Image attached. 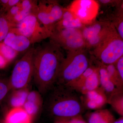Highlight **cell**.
Masks as SVG:
<instances>
[{"label": "cell", "mask_w": 123, "mask_h": 123, "mask_svg": "<svg viewBox=\"0 0 123 123\" xmlns=\"http://www.w3.org/2000/svg\"><path fill=\"white\" fill-rule=\"evenodd\" d=\"M35 47H31L15 64L9 78L12 90L27 88L33 78Z\"/></svg>", "instance_id": "cell-4"}, {"label": "cell", "mask_w": 123, "mask_h": 123, "mask_svg": "<svg viewBox=\"0 0 123 123\" xmlns=\"http://www.w3.org/2000/svg\"><path fill=\"white\" fill-rule=\"evenodd\" d=\"M16 28L34 44L50 38L51 33L40 22L35 15L30 14L17 25Z\"/></svg>", "instance_id": "cell-7"}, {"label": "cell", "mask_w": 123, "mask_h": 123, "mask_svg": "<svg viewBox=\"0 0 123 123\" xmlns=\"http://www.w3.org/2000/svg\"><path fill=\"white\" fill-rule=\"evenodd\" d=\"M115 119L107 110H98L90 114L88 117L89 123H113Z\"/></svg>", "instance_id": "cell-18"}, {"label": "cell", "mask_w": 123, "mask_h": 123, "mask_svg": "<svg viewBox=\"0 0 123 123\" xmlns=\"http://www.w3.org/2000/svg\"><path fill=\"white\" fill-rule=\"evenodd\" d=\"M31 14L29 12L23 10L22 9L13 19L12 22L17 25L23 20H24L28 15Z\"/></svg>", "instance_id": "cell-26"}, {"label": "cell", "mask_w": 123, "mask_h": 123, "mask_svg": "<svg viewBox=\"0 0 123 123\" xmlns=\"http://www.w3.org/2000/svg\"><path fill=\"white\" fill-rule=\"evenodd\" d=\"M8 63V61L0 55V68H4Z\"/></svg>", "instance_id": "cell-31"}, {"label": "cell", "mask_w": 123, "mask_h": 123, "mask_svg": "<svg viewBox=\"0 0 123 123\" xmlns=\"http://www.w3.org/2000/svg\"><path fill=\"white\" fill-rule=\"evenodd\" d=\"M78 117L70 119L71 120H69L67 123H86L83 120L78 119Z\"/></svg>", "instance_id": "cell-32"}, {"label": "cell", "mask_w": 123, "mask_h": 123, "mask_svg": "<svg viewBox=\"0 0 123 123\" xmlns=\"http://www.w3.org/2000/svg\"><path fill=\"white\" fill-rule=\"evenodd\" d=\"M69 10L81 20L83 24L91 22L97 15L98 6L93 0H77L73 2Z\"/></svg>", "instance_id": "cell-10"}, {"label": "cell", "mask_w": 123, "mask_h": 123, "mask_svg": "<svg viewBox=\"0 0 123 123\" xmlns=\"http://www.w3.org/2000/svg\"><path fill=\"white\" fill-rule=\"evenodd\" d=\"M97 67L99 70L100 87L104 91L108 101L110 97L116 90L117 88L111 79L106 69L102 64L98 61Z\"/></svg>", "instance_id": "cell-15"}, {"label": "cell", "mask_w": 123, "mask_h": 123, "mask_svg": "<svg viewBox=\"0 0 123 123\" xmlns=\"http://www.w3.org/2000/svg\"><path fill=\"white\" fill-rule=\"evenodd\" d=\"M17 25L10 21L4 13L0 18V43L3 41L11 29Z\"/></svg>", "instance_id": "cell-21"}, {"label": "cell", "mask_w": 123, "mask_h": 123, "mask_svg": "<svg viewBox=\"0 0 123 123\" xmlns=\"http://www.w3.org/2000/svg\"><path fill=\"white\" fill-rule=\"evenodd\" d=\"M114 110L121 117L123 116V89L117 88L108 101Z\"/></svg>", "instance_id": "cell-20"}, {"label": "cell", "mask_w": 123, "mask_h": 123, "mask_svg": "<svg viewBox=\"0 0 123 123\" xmlns=\"http://www.w3.org/2000/svg\"><path fill=\"white\" fill-rule=\"evenodd\" d=\"M9 99L11 108L23 107L26 101L30 91L27 88L13 90Z\"/></svg>", "instance_id": "cell-19"}, {"label": "cell", "mask_w": 123, "mask_h": 123, "mask_svg": "<svg viewBox=\"0 0 123 123\" xmlns=\"http://www.w3.org/2000/svg\"><path fill=\"white\" fill-rule=\"evenodd\" d=\"M81 97L84 107L90 109H99L108 103L106 96L100 87L81 94Z\"/></svg>", "instance_id": "cell-12"}, {"label": "cell", "mask_w": 123, "mask_h": 123, "mask_svg": "<svg viewBox=\"0 0 123 123\" xmlns=\"http://www.w3.org/2000/svg\"><path fill=\"white\" fill-rule=\"evenodd\" d=\"M21 1L20 0H8L7 4L2 8V9L6 13L12 7L19 5Z\"/></svg>", "instance_id": "cell-28"}, {"label": "cell", "mask_w": 123, "mask_h": 123, "mask_svg": "<svg viewBox=\"0 0 123 123\" xmlns=\"http://www.w3.org/2000/svg\"><path fill=\"white\" fill-rule=\"evenodd\" d=\"M11 91L9 78L0 77V104Z\"/></svg>", "instance_id": "cell-24"}, {"label": "cell", "mask_w": 123, "mask_h": 123, "mask_svg": "<svg viewBox=\"0 0 123 123\" xmlns=\"http://www.w3.org/2000/svg\"><path fill=\"white\" fill-rule=\"evenodd\" d=\"M3 42L4 44L17 52L27 50L31 44L29 39L21 34L16 27L11 29Z\"/></svg>", "instance_id": "cell-11"}, {"label": "cell", "mask_w": 123, "mask_h": 123, "mask_svg": "<svg viewBox=\"0 0 123 123\" xmlns=\"http://www.w3.org/2000/svg\"><path fill=\"white\" fill-rule=\"evenodd\" d=\"M117 33L122 39H123V19H121V21L118 22L117 25Z\"/></svg>", "instance_id": "cell-30"}, {"label": "cell", "mask_w": 123, "mask_h": 123, "mask_svg": "<svg viewBox=\"0 0 123 123\" xmlns=\"http://www.w3.org/2000/svg\"><path fill=\"white\" fill-rule=\"evenodd\" d=\"M1 54H0L8 62L13 59L17 55V52L13 50L4 44L2 45L1 47Z\"/></svg>", "instance_id": "cell-25"}, {"label": "cell", "mask_w": 123, "mask_h": 123, "mask_svg": "<svg viewBox=\"0 0 123 123\" xmlns=\"http://www.w3.org/2000/svg\"><path fill=\"white\" fill-rule=\"evenodd\" d=\"M38 6L39 8L47 12L56 23L61 20L65 11L55 1L39 0Z\"/></svg>", "instance_id": "cell-13"}, {"label": "cell", "mask_w": 123, "mask_h": 123, "mask_svg": "<svg viewBox=\"0 0 123 123\" xmlns=\"http://www.w3.org/2000/svg\"><path fill=\"white\" fill-rule=\"evenodd\" d=\"M22 9L20 7L19 4L17 6L12 7L8 11H7L5 14L6 17L9 19L10 21L12 22L13 19V18Z\"/></svg>", "instance_id": "cell-27"}, {"label": "cell", "mask_w": 123, "mask_h": 123, "mask_svg": "<svg viewBox=\"0 0 123 123\" xmlns=\"http://www.w3.org/2000/svg\"><path fill=\"white\" fill-rule=\"evenodd\" d=\"M45 95L44 111L50 117L68 120L84 111L81 94L69 85L55 84Z\"/></svg>", "instance_id": "cell-2"}, {"label": "cell", "mask_w": 123, "mask_h": 123, "mask_svg": "<svg viewBox=\"0 0 123 123\" xmlns=\"http://www.w3.org/2000/svg\"><path fill=\"white\" fill-rule=\"evenodd\" d=\"M19 5L23 10L29 12L31 14L36 16L39 10L38 1L33 0H21Z\"/></svg>", "instance_id": "cell-23"}, {"label": "cell", "mask_w": 123, "mask_h": 123, "mask_svg": "<svg viewBox=\"0 0 123 123\" xmlns=\"http://www.w3.org/2000/svg\"><path fill=\"white\" fill-rule=\"evenodd\" d=\"M92 54L104 65L114 64L123 56V39L115 31L94 48Z\"/></svg>", "instance_id": "cell-5"}, {"label": "cell", "mask_w": 123, "mask_h": 123, "mask_svg": "<svg viewBox=\"0 0 123 123\" xmlns=\"http://www.w3.org/2000/svg\"><path fill=\"white\" fill-rule=\"evenodd\" d=\"M84 25L81 20L72 11L65 10L61 20L56 24L55 28L81 30Z\"/></svg>", "instance_id": "cell-16"}, {"label": "cell", "mask_w": 123, "mask_h": 123, "mask_svg": "<svg viewBox=\"0 0 123 123\" xmlns=\"http://www.w3.org/2000/svg\"><path fill=\"white\" fill-rule=\"evenodd\" d=\"M82 33L86 48L95 47L115 31V29L111 24L103 22H97L81 29Z\"/></svg>", "instance_id": "cell-8"}, {"label": "cell", "mask_w": 123, "mask_h": 123, "mask_svg": "<svg viewBox=\"0 0 123 123\" xmlns=\"http://www.w3.org/2000/svg\"><path fill=\"white\" fill-rule=\"evenodd\" d=\"M31 117L23 107L11 108L6 115V123H31Z\"/></svg>", "instance_id": "cell-17"}, {"label": "cell", "mask_w": 123, "mask_h": 123, "mask_svg": "<svg viewBox=\"0 0 123 123\" xmlns=\"http://www.w3.org/2000/svg\"><path fill=\"white\" fill-rule=\"evenodd\" d=\"M43 103L41 94L38 91H30L23 107L31 117L39 111Z\"/></svg>", "instance_id": "cell-14"}, {"label": "cell", "mask_w": 123, "mask_h": 123, "mask_svg": "<svg viewBox=\"0 0 123 123\" xmlns=\"http://www.w3.org/2000/svg\"><path fill=\"white\" fill-rule=\"evenodd\" d=\"M62 51L51 40L35 48L33 78L41 95L46 94L57 81L65 57Z\"/></svg>", "instance_id": "cell-1"}, {"label": "cell", "mask_w": 123, "mask_h": 123, "mask_svg": "<svg viewBox=\"0 0 123 123\" xmlns=\"http://www.w3.org/2000/svg\"><path fill=\"white\" fill-rule=\"evenodd\" d=\"M0 123H6L4 120H0Z\"/></svg>", "instance_id": "cell-35"}, {"label": "cell", "mask_w": 123, "mask_h": 123, "mask_svg": "<svg viewBox=\"0 0 123 123\" xmlns=\"http://www.w3.org/2000/svg\"><path fill=\"white\" fill-rule=\"evenodd\" d=\"M113 123H123V117H121V118L117 120H115Z\"/></svg>", "instance_id": "cell-33"}, {"label": "cell", "mask_w": 123, "mask_h": 123, "mask_svg": "<svg viewBox=\"0 0 123 123\" xmlns=\"http://www.w3.org/2000/svg\"><path fill=\"white\" fill-rule=\"evenodd\" d=\"M4 11H3V10L1 9V7L0 6V18L1 17V16H2L3 14H4Z\"/></svg>", "instance_id": "cell-34"}, {"label": "cell", "mask_w": 123, "mask_h": 123, "mask_svg": "<svg viewBox=\"0 0 123 123\" xmlns=\"http://www.w3.org/2000/svg\"><path fill=\"white\" fill-rule=\"evenodd\" d=\"M103 65L116 88L118 89H123V80L120 77L114 65Z\"/></svg>", "instance_id": "cell-22"}, {"label": "cell", "mask_w": 123, "mask_h": 123, "mask_svg": "<svg viewBox=\"0 0 123 123\" xmlns=\"http://www.w3.org/2000/svg\"><path fill=\"white\" fill-rule=\"evenodd\" d=\"M50 38V40L68 52L81 50L86 48L80 29L55 28Z\"/></svg>", "instance_id": "cell-6"}, {"label": "cell", "mask_w": 123, "mask_h": 123, "mask_svg": "<svg viewBox=\"0 0 123 123\" xmlns=\"http://www.w3.org/2000/svg\"><path fill=\"white\" fill-rule=\"evenodd\" d=\"M114 65L120 77L123 80V56L120 57Z\"/></svg>", "instance_id": "cell-29"}, {"label": "cell", "mask_w": 123, "mask_h": 123, "mask_svg": "<svg viewBox=\"0 0 123 123\" xmlns=\"http://www.w3.org/2000/svg\"><path fill=\"white\" fill-rule=\"evenodd\" d=\"M85 49L68 52L62 63L55 84L69 85L78 79L91 65Z\"/></svg>", "instance_id": "cell-3"}, {"label": "cell", "mask_w": 123, "mask_h": 123, "mask_svg": "<svg viewBox=\"0 0 123 123\" xmlns=\"http://www.w3.org/2000/svg\"><path fill=\"white\" fill-rule=\"evenodd\" d=\"M69 85L81 94L97 89L100 86L98 68L91 65L78 79Z\"/></svg>", "instance_id": "cell-9"}]
</instances>
